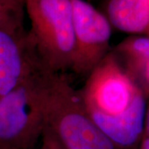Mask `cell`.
I'll list each match as a JSON object with an SVG mask.
<instances>
[{"mask_svg":"<svg viewBox=\"0 0 149 149\" xmlns=\"http://www.w3.org/2000/svg\"><path fill=\"white\" fill-rule=\"evenodd\" d=\"M43 67L47 66L40 58L28 32L23 28L0 30V97Z\"/></svg>","mask_w":149,"mask_h":149,"instance_id":"8992f818","label":"cell"},{"mask_svg":"<svg viewBox=\"0 0 149 149\" xmlns=\"http://www.w3.org/2000/svg\"><path fill=\"white\" fill-rule=\"evenodd\" d=\"M69 1L75 40L71 70L79 74H89L108 54L112 26L107 17L87 1Z\"/></svg>","mask_w":149,"mask_h":149,"instance_id":"5b68a950","label":"cell"},{"mask_svg":"<svg viewBox=\"0 0 149 149\" xmlns=\"http://www.w3.org/2000/svg\"><path fill=\"white\" fill-rule=\"evenodd\" d=\"M139 91L113 54L108 53L90 72L80 94L89 114L113 116L125 111Z\"/></svg>","mask_w":149,"mask_h":149,"instance_id":"277c9868","label":"cell"},{"mask_svg":"<svg viewBox=\"0 0 149 149\" xmlns=\"http://www.w3.org/2000/svg\"><path fill=\"white\" fill-rule=\"evenodd\" d=\"M139 91L125 111L113 116L92 113L90 116L100 130L115 146L131 147L144 130L147 100Z\"/></svg>","mask_w":149,"mask_h":149,"instance_id":"52a82bcc","label":"cell"},{"mask_svg":"<svg viewBox=\"0 0 149 149\" xmlns=\"http://www.w3.org/2000/svg\"><path fill=\"white\" fill-rule=\"evenodd\" d=\"M42 149H66L47 129H43Z\"/></svg>","mask_w":149,"mask_h":149,"instance_id":"8fae6325","label":"cell"},{"mask_svg":"<svg viewBox=\"0 0 149 149\" xmlns=\"http://www.w3.org/2000/svg\"><path fill=\"white\" fill-rule=\"evenodd\" d=\"M141 149H149V137H145L143 141Z\"/></svg>","mask_w":149,"mask_h":149,"instance_id":"4fadbf2b","label":"cell"},{"mask_svg":"<svg viewBox=\"0 0 149 149\" xmlns=\"http://www.w3.org/2000/svg\"><path fill=\"white\" fill-rule=\"evenodd\" d=\"M105 16L119 31L149 37V0H107Z\"/></svg>","mask_w":149,"mask_h":149,"instance_id":"9c48e42d","label":"cell"},{"mask_svg":"<svg viewBox=\"0 0 149 149\" xmlns=\"http://www.w3.org/2000/svg\"><path fill=\"white\" fill-rule=\"evenodd\" d=\"M31 21L28 32L42 62L55 73L72 69L75 52L69 0H23Z\"/></svg>","mask_w":149,"mask_h":149,"instance_id":"3957f363","label":"cell"},{"mask_svg":"<svg viewBox=\"0 0 149 149\" xmlns=\"http://www.w3.org/2000/svg\"><path fill=\"white\" fill-rule=\"evenodd\" d=\"M113 54L144 96L149 97V37H127L115 47Z\"/></svg>","mask_w":149,"mask_h":149,"instance_id":"ba28073f","label":"cell"},{"mask_svg":"<svg viewBox=\"0 0 149 149\" xmlns=\"http://www.w3.org/2000/svg\"><path fill=\"white\" fill-rule=\"evenodd\" d=\"M54 74L43 67L0 97V149H27L42 135L45 99Z\"/></svg>","mask_w":149,"mask_h":149,"instance_id":"7a4b0ae2","label":"cell"},{"mask_svg":"<svg viewBox=\"0 0 149 149\" xmlns=\"http://www.w3.org/2000/svg\"><path fill=\"white\" fill-rule=\"evenodd\" d=\"M144 130H145V133H146V137H149V105L148 107H147L146 117H145Z\"/></svg>","mask_w":149,"mask_h":149,"instance_id":"7c38bea8","label":"cell"},{"mask_svg":"<svg viewBox=\"0 0 149 149\" xmlns=\"http://www.w3.org/2000/svg\"><path fill=\"white\" fill-rule=\"evenodd\" d=\"M13 1H17V0H0V3H8V2H13Z\"/></svg>","mask_w":149,"mask_h":149,"instance_id":"5bb4252c","label":"cell"},{"mask_svg":"<svg viewBox=\"0 0 149 149\" xmlns=\"http://www.w3.org/2000/svg\"><path fill=\"white\" fill-rule=\"evenodd\" d=\"M23 0L0 3V30L23 28Z\"/></svg>","mask_w":149,"mask_h":149,"instance_id":"30bf717a","label":"cell"},{"mask_svg":"<svg viewBox=\"0 0 149 149\" xmlns=\"http://www.w3.org/2000/svg\"><path fill=\"white\" fill-rule=\"evenodd\" d=\"M44 123V128L66 149H115L92 120L80 92L58 73L48 85Z\"/></svg>","mask_w":149,"mask_h":149,"instance_id":"6da1fadb","label":"cell"}]
</instances>
